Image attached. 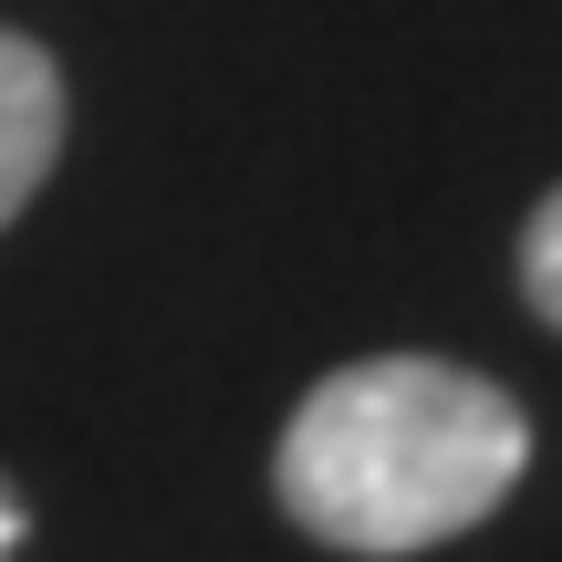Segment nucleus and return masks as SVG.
Listing matches in <instances>:
<instances>
[{
  "mask_svg": "<svg viewBox=\"0 0 562 562\" xmlns=\"http://www.w3.org/2000/svg\"><path fill=\"white\" fill-rule=\"evenodd\" d=\"M531 469V417L510 385L448 355H364L323 375L281 427L271 490L313 542L396 562L480 531Z\"/></svg>",
  "mask_w": 562,
  "mask_h": 562,
  "instance_id": "1",
  "label": "nucleus"
},
{
  "mask_svg": "<svg viewBox=\"0 0 562 562\" xmlns=\"http://www.w3.org/2000/svg\"><path fill=\"white\" fill-rule=\"evenodd\" d=\"M63 157V74L42 42L0 32V229L32 209V188Z\"/></svg>",
  "mask_w": 562,
  "mask_h": 562,
  "instance_id": "2",
  "label": "nucleus"
},
{
  "mask_svg": "<svg viewBox=\"0 0 562 562\" xmlns=\"http://www.w3.org/2000/svg\"><path fill=\"white\" fill-rule=\"evenodd\" d=\"M521 292H531V313L562 334V188L531 209V229H521Z\"/></svg>",
  "mask_w": 562,
  "mask_h": 562,
  "instance_id": "3",
  "label": "nucleus"
},
{
  "mask_svg": "<svg viewBox=\"0 0 562 562\" xmlns=\"http://www.w3.org/2000/svg\"><path fill=\"white\" fill-rule=\"evenodd\" d=\"M11 542H21V501H11V480H0V562H11Z\"/></svg>",
  "mask_w": 562,
  "mask_h": 562,
  "instance_id": "4",
  "label": "nucleus"
}]
</instances>
